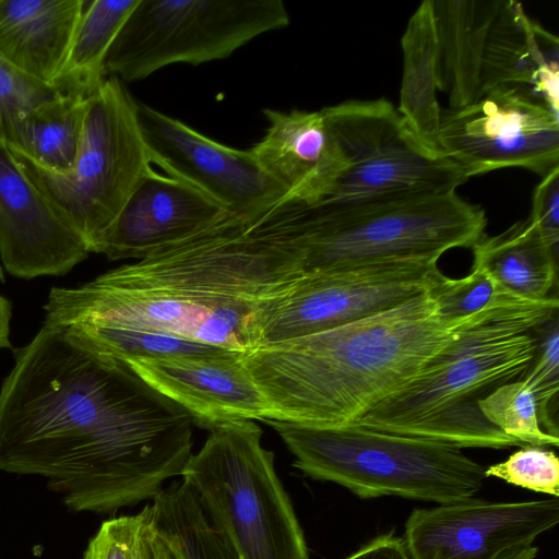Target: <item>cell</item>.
<instances>
[{
    "mask_svg": "<svg viewBox=\"0 0 559 559\" xmlns=\"http://www.w3.org/2000/svg\"><path fill=\"white\" fill-rule=\"evenodd\" d=\"M0 386V472L44 477L75 512L154 499L192 455V419L126 361L43 323Z\"/></svg>",
    "mask_w": 559,
    "mask_h": 559,
    "instance_id": "cell-1",
    "label": "cell"
},
{
    "mask_svg": "<svg viewBox=\"0 0 559 559\" xmlns=\"http://www.w3.org/2000/svg\"><path fill=\"white\" fill-rule=\"evenodd\" d=\"M472 317L441 318L426 288L377 314L257 346L242 360L272 420L343 427L406 384Z\"/></svg>",
    "mask_w": 559,
    "mask_h": 559,
    "instance_id": "cell-2",
    "label": "cell"
},
{
    "mask_svg": "<svg viewBox=\"0 0 559 559\" xmlns=\"http://www.w3.org/2000/svg\"><path fill=\"white\" fill-rule=\"evenodd\" d=\"M557 297L473 316L406 384L352 425L456 448L521 445L483 415L479 403L520 380L536 349L535 330L557 316Z\"/></svg>",
    "mask_w": 559,
    "mask_h": 559,
    "instance_id": "cell-3",
    "label": "cell"
},
{
    "mask_svg": "<svg viewBox=\"0 0 559 559\" xmlns=\"http://www.w3.org/2000/svg\"><path fill=\"white\" fill-rule=\"evenodd\" d=\"M282 213L302 275L388 261L438 262L484 235L485 211L456 191L358 206L286 204Z\"/></svg>",
    "mask_w": 559,
    "mask_h": 559,
    "instance_id": "cell-4",
    "label": "cell"
},
{
    "mask_svg": "<svg viewBox=\"0 0 559 559\" xmlns=\"http://www.w3.org/2000/svg\"><path fill=\"white\" fill-rule=\"evenodd\" d=\"M305 475L362 498L395 496L437 504L473 498L485 467L442 442L364 428L310 427L267 419Z\"/></svg>",
    "mask_w": 559,
    "mask_h": 559,
    "instance_id": "cell-5",
    "label": "cell"
},
{
    "mask_svg": "<svg viewBox=\"0 0 559 559\" xmlns=\"http://www.w3.org/2000/svg\"><path fill=\"white\" fill-rule=\"evenodd\" d=\"M261 440L253 420L216 426L181 478L235 559H310L274 453Z\"/></svg>",
    "mask_w": 559,
    "mask_h": 559,
    "instance_id": "cell-6",
    "label": "cell"
},
{
    "mask_svg": "<svg viewBox=\"0 0 559 559\" xmlns=\"http://www.w3.org/2000/svg\"><path fill=\"white\" fill-rule=\"evenodd\" d=\"M10 151L90 252L152 168L139 124L138 100L116 76L105 79L85 99L79 145L68 170L43 168Z\"/></svg>",
    "mask_w": 559,
    "mask_h": 559,
    "instance_id": "cell-7",
    "label": "cell"
},
{
    "mask_svg": "<svg viewBox=\"0 0 559 559\" xmlns=\"http://www.w3.org/2000/svg\"><path fill=\"white\" fill-rule=\"evenodd\" d=\"M340 171L317 206L340 209L454 192L468 180L462 167L424 143L385 98L322 108Z\"/></svg>",
    "mask_w": 559,
    "mask_h": 559,
    "instance_id": "cell-8",
    "label": "cell"
},
{
    "mask_svg": "<svg viewBox=\"0 0 559 559\" xmlns=\"http://www.w3.org/2000/svg\"><path fill=\"white\" fill-rule=\"evenodd\" d=\"M289 24L281 0H139L105 61V75L133 82L159 69L233 55Z\"/></svg>",
    "mask_w": 559,
    "mask_h": 559,
    "instance_id": "cell-9",
    "label": "cell"
},
{
    "mask_svg": "<svg viewBox=\"0 0 559 559\" xmlns=\"http://www.w3.org/2000/svg\"><path fill=\"white\" fill-rule=\"evenodd\" d=\"M438 262L388 261L302 275L259 311L253 348L331 330L426 290Z\"/></svg>",
    "mask_w": 559,
    "mask_h": 559,
    "instance_id": "cell-10",
    "label": "cell"
},
{
    "mask_svg": "<svg viewBox=\"0 0 559 559\" xmlns=\"http://www.w3.org/2000/svg\"><path fill=\"white\" fill-rule=\"evenodd\" d=\"M435 146L468 178L513 167L544 177L559 167V110L528 87L497 86L442 110Z\"/></svg>",
    "mask_w": 559,
    "mask_h": 559,
    "instance_id": "cell-11",
    "label": "cell"
},
{
    "mask_svg": "<svg viewBox=\"0 0 559 559\" xmlns=\"http://www.w3.org/2000/svg\"><path fill=\"white\" fill-rule=\"evenodd\" d=\"M138 118L151 163L168 176L195 187L241 217L254 218L281 205L284 190L250 150L221 144L139 100Z\"/></svg>",
    "mask_w": 559,
    "mask_h": 559,
    "instance_id": "cell-12",
    "label": "cell"
},
{
    "mask_svg": "<svg viewBox=\"0 0 559 559\" xmlns=\"http://www.w3.org/2000/svg\"><path fill=\"white\" fill-rule=\"evenodd\" d=\"M558 522L556 497L516 502L468 498L413 510L402 542L409 559H495L533 545Z\"/></svg>",
    "mask_w": 559,
    "mask_h": 559,
    "instance_id": "cell-13",
    "label": "cell"
},
{
    "mask_svg": "<svg viewBox=\"0 0 559 559\" xmlns=\"http://www.w3.org/2000/svg\"><path fill=\"white\" fill-rule=\"evenodd\" d=\"M91 252L79 233L0 143V261L24 280L62 276Z\"/></svg>",
    "mask_w": 559,
    "mask_h": 559,
    "instance_id": "cell-14",
    "label": "cell"
},
{
    "mask_svg": "<svg viewBox=\"0 0 559 559\" xmlns=\"http://www.w3.org/2000/svg\"><path fill=\"white\" fill-rule=\"evenodd\" d=\"M243 353L218 350L126 362L151 386L206 429L241 420L271 419L269 405L242 360Z\"/></svg>",
    "mask_w": 559,
    "mask_h": 559,
    "instance_id": "cell-15",
    "label": "cell"
},
{
    "mask_svg": "<svg viewBox=\"0 0 559 559\" xmlns=\"http://www.w3.org/2000/svg\"><path fill=\"white\" fill-rule=\"evenodd\" d=\"M236 215L195 187L153 167L96 242L109 260L143 259Z\"/></svg>",
    "mask_w": 559,
    "mask_h": 559,
    "instance_id": "cell-16",
    "label": "cell"
},
{
    "mask_svg": "<svg viewBox=\"0 0 559 559\" xmlns=\"http://www.w3.org/2000/svg\"><path fill=\"white\" fill-rule=\"evenodd\" d=\"M263 115L267 130L249 150L284 190L281 205L317 206L332 190L340 171L337 148L321 111L266 108Z\"/></svg>",
    "mask_w": 559,
    "mask_h": 559,
    "instance_id": "cell-17",
    "label": "cell"
},
{
    "mask_svg": "<svg viewBox=\"0 0 559 559\" xmlns=\"http://www.w3.org/2000/svg\"><path fill=\"white\" fill-rule=\"evenodd\" d=\"M84 4L0 0V55L22 73L53 86Z\"/></svg>",
    "mask_w": 559,
    "mask_h": 559,
    "instance_id": "cell-18",
    "label": "cell"
},
{
    "mask_svg": "<svg viewBox=\"0 0 559 559\" xmlns=\"http://www.w3.org/2000/svg\"><path fill=\"white\" fill-rule=\"evenodd\" d=\"M502 0H432L439 40V90L449 96L450 109L481 97L480 43Z\"/></svg>",
    "mask_w": 559,
    "mask_h": 559,
    "instance_id": "cell-19",
    "label": "cell"
},
{
    "mask_svg": "<svg viewBox=\"0 0 559 559\" xmlns=\"http://www.w3.org/2000/svg\"><path fill=\"white\" fill-rule=\"evenodd\" d=\"M401 47L403 73L396 109L412 131L436 148L442 110L437 97L440 84L439 40L432 0H424L411 15Z\"/></svg>",
    "mask_w": 559,
    "mask_h": 559,
    "instance_id": "cell-20",
    "label": "cell"
},
{
    "mask_svg": "<svg viewBox=\"0 0 559 559\" xmlns=\"http://www.w3.org/2000/svg\"><path fill=\"white\" fill-rule=\"evenodd\" d=\"M473 263L487 271L509 293L539 301L557 278V255L526 218L495 236L485 234L472 247Z\"/></svg>",
    "mask_w": 559,
    "mask_h": 559,
    "instance_id": "cell-21",
    "label": "cell"
},
{
    "mask_svg": "<svg viewBox=\"0 0 559 559\" xmlns=\"http://www.w3.org/2000/svg\"><path fill=\"white\" fill-rule=\"evenodd\" d=\"M139 0H85L53 82L61 93L87 98L105 81L108 52Z\"/></svg>",
    "mask_w": 559,
    "mask_h": 559,
    "instance_id": "cell-22",
    "label": "cell"
},
{
    "mask_svg": "<svg viewBox=\"0 0 559 559\" xmlns=\"http://www.w3.org/2000/svg\"><path fill=\"white\" fill-rule=\"evenodd\" d=\"M85 99L60 92L20 119L5 144L43 168L68 170L79 145Z\"/></svg>",
    "mask_w": 559,
    "mask_h": 559,
    "instance_id": "cell-23",
    "label": "cell"
},
{
    "mask_svg": "<svg viewBox=\"0 0 559 559\" xmlns=\"http://www.w3.org/2000/svg\"><path fill=\"white\" fill-rule=\"evenodd\" d=\"M150 506L153 527L176 559H235L185 479L164 488Z\"/></svg>",
    "mask_w": 559,
    "mask_h": 559,
    "instance_id": "cell-24",
    "label": "cell"
},
{
    "mask_svg": "<svg viewBox=\"0 0 559 559\" xmlns=\"http://www.w3.org/2000/svg\"><path fill=\"white\" fill-rule=\"evenodd\" d=\"M427 292L439 316L449 321L461 320L488 310L519 308L542 301L522 299L509 293L487 271L475 263L471 272L461 278L449 277L439 269L436 270L429 280Z\"/></svg>",
    "mask_w": 559,
    "mask_h": 559,
    "instance_id": "cell-25",
    "label": "cell"
},
{
    "mask_svg": "<svg viewBox=\"0 0 559 559\" xmlns=\"http://www.w3.org/2000/svg\"><path fill=\"white\" fill-rule=\"evenodd\" d=\"M485 418L521 445L558 447L559 438L540 426L536 402L523 380L496 389L479 403Z\"/></svg>",
    "mask_w": 559,
    "mask_h": 559,
    "instance_id": "cell-26",
    "label": "cell"
},
{
    "mask_svg": "<svg viewBox=\"0 0 559 559\" xmlns=\"http://www.w3.org/2000/svg\"><path fill=\"white\" fill-rule=\"evenodd\" d=\"M537 343L533 359L521 380L531 390L543 430L558 437L555 420L559 391V325L555 316L535 330Z\"/></svg>",
    "mask_w": 559,
    "mask_h": 559,
    "instance_id": "cell-27",
    "label": "cell"
},
{
    "mask_svg": "<svg viewBox=\"0 0 559 559\" xmlns=\"http://www.w3.org/2000/svg\"><path fill=\"white\" fill-rule=\"evenodd\" d=\"M151 523L150 504L135 514L104 521L90 539L83 559H147Z\"/></svg>",
    "mask_w": 559,
    "mask_h": 559,
    "instance_id": "cell-28",
    "label": "cell"
},
{
    "mask_svg": "<svg viewBox=\"0 0 559 559\" xmlns=\"http://www.w3.org/2000/svg\"><path fill=\"white\" fill-rule=\"evenodd\" d=\"M485 476L536 492L559 496V459L543 447L524 445L506 461L485 467Z\"/></svg>",
    "mask_w": 559,
    "mask_h": 559,
    "instance_id": "cell-29",
    "label": "cell"
},
{
    "mask_svg": "<svg viewBox=\"0 0 559 559\" xmlns=\"http://www.w3.org/2000/svg\"><path fill=\"white\" fill-rule=\"evenodd\" d=\"M59 93L22 73L0 55V143H8L20 119Z\"/></svg>",
    "mask_w": 559,
    "mask_h": 559,
    "instance_id": "cell-30",
    "label": "cell"
},
{
    "mask_svg": "<svg viewBox=\"0 0 559 559\" xmlns=\"http://www.w3.org/2000/svg\"><path fill=\"white\" fill-rule=\"evenodd\" d=\"M550 248L558 253L559 243V167L551 170L536 186L527 217Z\"/></svg>",
    "mask_w": 559,
    "mask_h": 559,
    "instance_id": "cell-31",
    "label": "cell"
},
{
    "mask_svg": "<svg viewBox=\"0 0 559 559\" xmlns=\"http://www.w3.org/2000/svg\"><path fill=\"white\" fill-rule=\"evenodd\" d=\"M345 559H409L402 538L392 533L380 535Z\"/></svg>",
    "mask_w": 559,
    "mask_h": 559,
    "instance_id": "cell-32",
    "label": "cell"
},
{
    "mask_svg": "<svg viewBox=\"0 0 559 559\" xmlns=\"http://www.w3.org/2000/svg\"><path fill=\"white\" fill-rule=\"evenodd\" d=\"M152 519V518H151ZM147 559H176L166 544L156 534L153 524L147 534Z\"/></svg>",
    "mask_w": 559,
    "mask_h": 559,
    "instance_id": "cell-33",
    "label": "cell"
},
{
    "mask_svg": "<svg viewBox=\"0 0 559 559\" xmlns=\"http://www.w3.org/2000/svg\"><path fill=\"white\" fill-rule=\"evenodd\" d=\"M11 304L0 295V349L11 347L10 343Z\"/></svg>",
    "mask_w": 559,
    "mask_h": 559,
    "instance_id": "cell-34",
    "label": "cell"
},
{
    "mask_svg": "<svg viewBox=\"0 0 559 559\" xmlns=\"http://www.w3.org/2000/svg\"><path fill=\"white\" fill-rule=\"evenodd\" d=\"M0 281L4 282V272H3V267L1 265V262H0Z\"/></svg>",
    "mask_w": 559,
    "mask_h": 559,
    "instance_id": "cell-35",
    "label": "cell"
}]
</instances>
